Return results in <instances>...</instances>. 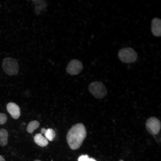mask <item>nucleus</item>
<instances>
[{"label": "nucleus", "mask_w": 161, "mask_h": 161, "mask_svg": "<svg viewBox=\"0 0 161 161\" xmlns=\"http://www.w3.org/2000/svg\"><path fill=\"white\" fill-rule=\"evenodd\" d=\"M34 161H41L39 160H35Z\"/></svg>", "instance_id": "nucleus-17"}, {"label": "nucleus", "mask_w": 161, "mask_h": 161, "mask_svg": "<svg viewBox=\"0 0 161 161\" xmlns=\"http://www.w3.org/2000/svg\"><path fill=\"white\" fill-rule=\"evenodd\" d=\"M8 134L6 130L4 129H0V145L4 146L7 143Z\"/></svg>", "instance_id": "nucleus-10"}, {"label": "nucleus", "mask_w": 161, "mask_h": 161, "mask_svg": "<svg viewBox=\"0 0 161 161\" xmlns=\"http://www.w3.org/2000/svg\"><path fill=\"white\" fill-rule=\"evenodd\" d=\"M0 161H5L4 158L0 155Z\"/></svg>", "instance_id": "nucleus-15"}, {"label": "nucleus", "mask_w": 161, "mask_h": 161, "mask_svg": "<svg viewBox=\"0 0 161 161\" xmlns=\"http://www.w3.org/2000/svg\"><path fill=\"white\" fill-rule=\"evenodd\" d=\"M161 21L157 18H153L151 21V31L152 34L156 37L160 36L161 33Z\"/></svg>", "instance_id": "nucleus-8"}, {"label": "nucleus", "mask_w": 161, "mask_h": 161, "mask_svg": "<svg viewBox=\"0 0 161 161\" xmlns=\"http://www.w3.org/2000/svg\"><path fill=\"white\" fill-rule=\"evenodd\" d=\"M146 129L148 132L152 135H155L160 131L161 122L157 118L152 117L148 118L145 123Z\"/></svg>", "instance_id": "nucleus-5"}, {"label": "nucleus", "mask_w": 161, "mask_h": 161, "mask_svg": "<svg viewBox=\"0 0 161 161\" xmlns=\"http://www.w3.org/2000/svg\"><path fill=\"white\" fill-rule=\"evenodd\" d=\"M7 117L6 115L3 113H0V125L4 124L6 122Z\"/></svg>", "instance_id": "nucleus-14"}, {"label": "nucleus", "mask_w": 161, "mask_h": 161, "mask_svg": "<svg viewBox=\"0 0 161 161\" xmlns=\"http://www.w3.org/2000/svg\"><path fill=\"white\" fill-rule=\"evenodd\" d=\"M119 161H124L123 160H120Z\"/></svg>", "instance_id": "nucleus-18"}, {"label": "nucleus", "mask_w": 161, "mask_h": 161, "mask_svg": "<svg viewBox=\"0 0 161 161\" xmlns=\"http://www.w3.org/2000/svg\"><path fill=\"white\" fill-rule=\"evenodd\" d=\"M88 90L91 93L95 98L101 99L107 94V89L102 82L96 81L92 82L89 85Z\"/></svg>", "instance_id": "nucleus-2"}, {"label": "nucleus", "mask_w": 161, "mask_h": 161, "mask_svg": "<svg viewBox=\"0 0 161 161\" xmlns=\"http://www.w3.org/2000/svg\"><path fill=\"white\" fill-rule=\"evenodd\" d=\"M2 67L4 72L9 75H16L18 72L19 66L18 62L12 58H4L2 61Z\"/></svg>", "instance_id": "nucleus-3"}, {"label": "nucleus", "mask_w": 161, "mask_h": 161, "mask_svg": "<svg viewBox=\"0 0 161 161\" xmlns=\"http://www.w3.org/2000/svg\"><path fill=\"white\" fill-rule=\"evenodd\" d=\"M86 134V129L83 124L78 123L73 126L69 130L66 135L69 147L72 150L79 148L85 139Z\"/></svg>", "instance_id": "nucleus-1"}, {"label": "nucleus", "mask_w": 161, "mask_h": 161, "mask_svg": "<svg viewBox=\"0 0 161 161\" xmlns=\"http://www.w3.org/2000/svg\"><path fill=\"white\" fill-rule=\"evenodd\" d=\"M7 109L12 117L14 119L18 118L21 114L20 109L16 103L10 102L7 105Z\"/></svg>", "instance_id": "nucleus-7"}, {"label": "nucleus", "mask_w": 161, "mask_h": 161, "mask_svg": "<svg viewBox=\"0 0 161 161\" xmlns=\"http://www.w3.org/2000/svg\"><path fill=\"white\" fill-rule=\"evenodd\" d=\"M34 141L37 144L42 147L46 146L48 143V140L41 133L37 134L35 135Z\"/></svg>", "instance_id": "nucleus-9"}, {"label": "nucleus", "mask_w": 161, "mask_h": 161, "mask_svg": "<svg viewBox=\"0 0 161 161\" xmlns=\"http://www.w3.org/2000/svg\"><path fill=\"white\" fill-rule=\"evenodd\" d=\"M44 134L45 138L50 141H52L55 136V132L52 129L49 128L46 129Z\"/></svg>", "instance_id": "nucleus-12"}, {"label": "nucleus", "mask_w": 161, "mask_h": 161, "mask_svg": "<svg viewBox=\"0 0 161 161\" xmlns=\"http://www.w3.org/2000/svg\"><path fill=\"white\" fill-rule=\"evenodd\" d=\"M118 55L120 59L123 62L131 63L135 62L137 55L134 50L131 47H126L120 49Z\"/></svg>", "instance_id": "nucleus-4"}, {"label": "nucleus", "mask_w": 161, "mask_h": 161, "mask_svg": "<svg viewBox=\"0 0 161 161\" xmlns=\"http://www.w3.org/2000/svg\"><path fill=\"white\" fill-rule=\"evenodd\" d=\"M46 129L44 128H43L41 129V132L42 133H44Z\"/></svg>", "instance_id": "nucleus-16"}, {"label": "nucleus", "mask_w": 161, "mask_h": 161, "mask_svg": "<svg viewBox=\"0 0 161 161\" xmlns=\"http://www.w3.org/2000/svg\"><path fill=\"white\" fill-rule=\"evenodd\" d=\"M83 65L80 60L74 59L70 61L68 64L66 68L67 72L71 75L78 74L82 71Z\"/></svg>", "instance_id": "nucleus-6"}, {"label": "nucleus", "mask_w": 161, "mask_h": 161, "mask_svg": "<svg viewBox=\"0 0 161 161\" xmlns=\"http://www.w3.org/2000/svg\"><path fill=\"white\" fill-rule=\"evenodd\" d=\"M78 161H97L93 158H90L87 155H82L80 156L78 159Z\"/></svg>", "instance_id": "nucleus-13"}, {"label": "nucleus", "mask_w": 161, "mask_h": 161, "mask_svg": "<svg viewBox=\"0 0 161 161\" xmlns=\"http://www.w3.org/2000/svg\"><path fill=\"white\" fill-rule=\"evenodd\" d=\"M40 124L39 122L36 120L31 121L28 124L27 130L29 133H31L38 128Z\"/></svg>", "instance_id": "nucleus-11"}]
</instances>
